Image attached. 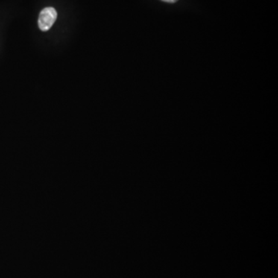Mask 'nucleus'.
I'll list each match as a JSON object with an SVG mask.
<instances>
[{
  "instance_id": "obj_1",
  "label": "nucleus",
  "mask_w": 278,
  "mask_h": 278,
  "mask_svg": "<svg viewBox=\"0 0 278 278\" xmlns=\"http://www.w3.org/2000/svg\"><path fill=\"white\" fill-rule=\"evenodd\" d=\"M57 13L54 7H47L39 13L38 26L42 31H48L57 20Z\"/></svg>"
},
{
  "instance_id": "obj_2",
  "label": "nucleus",
  "mask_w": 278,
  "mask_h": 278,
  "mask_svg": "<svg viewBox=\"0 0 278 278\" xmlns=\"http://www.w3.org/2000/svg\"><path fill=\"white\" fill-rule=\"evenodd\" d=\"M165 3H169V4H175V3L177 2L178 0H162Z\"/></svg>"
}]
</instances>
